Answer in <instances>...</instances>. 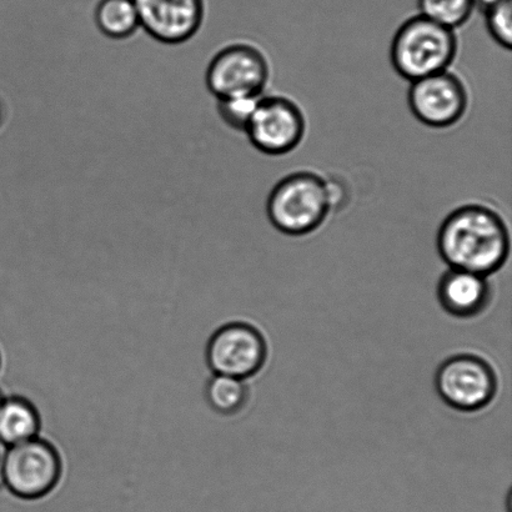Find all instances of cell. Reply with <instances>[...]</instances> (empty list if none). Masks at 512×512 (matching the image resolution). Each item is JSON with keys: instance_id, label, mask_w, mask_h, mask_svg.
<instances>
[{"instance_id": "6da1fadb", "label": "cell", "mask_w": 512, "mask_h": 512, "mask_svg": "<svg viewBox=\"0 0 512 512\" xmlns=\"http://www.w3.org/2000/svg\"><path fill=\"white\" fill-rule=\"evenodd\" d=\"M436 245L450 269L484 276L503 268L511 248L504 218L483 204L454 209L441 223Z\"/></svg>"}, {"instance_id": "7a4b0ae2", "label": "cell", "mask_w": 512, "mask_h": 512, "mask_svg": "<svg viewBox=\"0 0 512 512\" xmlns=\"http://www.w3.org/2000/svg\"><path fill=\"white\" fill-rule=\"evenodd\" d=\"M330 213L326 178L308 170L280 179L266 200L269 222L288 237H305L316 232Z\"/></svg>"}, {"instance_id": "3957f363", "label": "cell", "mask_w": 512, "mask_h": 512, "mask_svg": "<svg viewBox=\"0 0 512 512\" xmlns=\"http://www.w3.org/2000/svg\"><path fill=\"white\" fill-rule=\"evenodd\" d=\"M458 50L455 30L416 15L396 30L391 42L390 59L395 72L413 83L449 70Z\"/></svg>"}, {"instance_id": "277c9868", "label": "cell", "mask_w": 512, "mask_h": 512, "mask_svg": "<svg viewBox=\"0 0 512 512\" xmlns=\"http://www.w3.org/2000/svg\"><path fill=\"white\" fill-rule=\"evenodd\" d=\"M62 475L63 463L58 449L39 436L9 446L0 455V481L15 499L45 498L58 488Z\"/></svg>"}, {"instance_id": "5b68a950", "label": "cell", "mask_w": 512, "mask_h": 512, "mask_svg": "<svg viewBox=\"0 0 512 512\" xmlns=\"http://www.w3.org/2000/svg\"><path fill=\"white\" fill-rule=\"evenodd\" d=\"M269 80L268 58L249 43H233L220 49L205 73V84L217 100L263 97Z\"/></svg>"}, {"instance_id": "8992f818", "label": "cell", "mask_w": 512, "mask_h": 512, "mask_svg": "<svg viewBox=\"0 0 512 512\" xmlns=\"http://www.w3.org/2000/svg\"><path fill=\"white\" fill-rule=\"evenodd\" d=\"M435 386L440 398L450 408L475 413L494 400L498 378L488 361L476 355L460 354L439 366Z\"/></svg>"}, {"instance_id": "52a82bcc", "label": "cell", "mask_w": 512, "mask_h": 512, "mask_svg": "<svg viewBox=\"0 0 512 512\" xmlns=\"http://www.w3.org/2000/svg\"><path fill=\"white\" fill-rule=\"evenodd\" d=\"M245 134L258 152L269 157H281L294 152L303 143L305 114L293 99L284 95H263Z\"/></svg>"}, {"instance_id": "ba28073f", "label": "cell", "mask_w": 512, "mask_h": 512, "mask_svg": "<svg viewBox=\"0 0 512 512\" xmlns=\"http://www.w3.org/2000/svg\"><path fill=\"white\" fill-rule=\"evenodd\" d=\"M268 358L263 334L247 323H228L215 331L205 359L213 374L247 380L259 373Z\"/></svg>"}, {"instance_id": "9c48e42d", "label": "cell", "mask_w": 512, "mask_h": 512, "mask_svg": "<svg viewBox=\"0 0 512 512\" xmlns=\"http://www.w3.org/2000/svg\"><path fill=\"white\" fill-rule=\"evenodd\" d=\"M469 92L464 80L450 70L411 83L408 104L414 117L426 127L448 129L465 117Z\"/></svg>"}, {"instance_id": "30bf717a", "label": "cell", "mask_w": 512, "mask_h": 512, "mask_svg": "<svg viewBox=\"0 0 512 512\" xmlns=\"http://www.w3.org/2000/svg\"><path fill=\"white\" fill-rule=\"evenodd\" d=\"M140 28L159 43L179 45L202 28L204 0H134Z\"/></svg>"}, {"instance_id": "8fae6325", "label": "cell", "mask_w": 512, "mask_h": 512, "mask_svg": "<svg viewBox=\"0 0 512 512\" xmlns=\"http://www.w3.org/2000/svg\"><path fill=\"white\" fill-rule=\"evenodd\" d=\"M438 298L446 313L455 318L470 319L488 309L493 289L488 276L449 269L439 281Z\"/></svg>"}, {"instance_id": "7c38bea8", "label": "cell", "mask_w": 512, "mask_h": 512, "mask_svg": "<svg viewBox=\"0 0 512 512\" xmlns=\"http://www.w3.org/2000/svg\"><path fill=\"white\" fill-rule=\"evenodd\" d=\"M42 418L35 405L24 396L4 398L0 406V444L13 446L38 438Z\"/></svg>"}, {"instance_id": "4fadbf2b", "label": "cell", "mask_w": 512, "mask_h": 512, "mask_svg": "<svg viewBox=\"0 0 512 512\" xmlns=\"http://www.w3.org/2000/svg\"><path fill=\"white\" fill-rule=\"evenodd\" d=\"M94 19L100 33L113 40L133 37L140 28L134 0H99Z\"/></svg>"}, {"instance_id": "5bb4252c", "label": "cell", "mask_w": 512, "mask_h": 512, "mask_svg": "<svg viewBox=\"0 0 512 512\" xmlns=\"http://www.w3.org/2000/svg\"><path fill=\"white\" fill-rule=\"evenodd\" d=\"M245 380L213 374L205 385V399L215 413L224 416L239 414L248 404L249 389Z\"/></svg>"}, {"instance_id": "9a60e30c", "label": "cell", "mask_w": 512, "mask_h": 512, "mask_svg": "<svg viewBox=\"0 0 512 512\" xmlns=\"http://www.w3.org/2000/svg\"><path fill=\"white\" fill-rule=\"evenodd\" d=\"M419 15L451 30L469 22L475 0H418Z\"/></svg>"}, {"instance_id": "2e32d148", "label": "cell", "mask_w": 512, "mask_h": 512, "mask_svg": "<svg viewBox=\"0 0 512 512\" xmlns=\"http://www.w3.org/2000/svg\"><path fill=\"white\" fill-rule=\"evenodd\" d=\"M486 28L501 48H512V0H499L485 9Z\"/></svg>"}, {"instance_id": "e0dca14e", "label": "cell", "mask_w": 512, "mask_h": 512, "mask_svg": "<svg viewBox=\"0 0 512 512\" xmlns=\"http://www.w3.org/2000/svg\"><path fill=\"white\" fill-rule=\"evenodd\" d=\"M261 97H240L218 100V113L229 128L245 133Z\"/></svg>"}, {"instance_id": "ac0fdd59", "label": "cell", "mask_w": 512, "mask_h": 512, "mask_svg": "<svg viewBox=\"0 0 512 512\" xmlns=\"http://www.w3.org/2000/svg\"><path fill=\"white\" fill-rule=\"evenodd\" d=\"M326 185H328L331 212H334L348 202V190H345L343 183L336 179H326Z\"/></svg>"}, {"instance_id": "d6986e66", "label": "cell", "mask_w": 512, "mask_h": 512, "mask_svg": "<svg viewBox=\"0 0 512 512\" xmlns=\"http://www.w3.org/2000/svg\"><path fill=\"white\" fill-rule=\"evenodd\" d=\"M499 0H475L476 7L480 5L481 8L488 9L491 7V5H494L495 3H498Z\"/></svg>"}, {"instance_id": "ffe728a7", "label": "cell", "mask_w": 512, "mask_h": 512, "mask_svg": "<svg viewBox=\"0 0 512 512\" xmlns=\"http://www.w3.org/2000/svg\"><path fill=\"white\" fill-rule=\"evenodd\" d=\"M3 120H4V109L2 107V103H0V127H2Z\"/></svg>"}, {"instance_id": "44dd1931", "label": "cell", "mask_w": 512, "mask_h": 512, "mask_svg": "<svg viewBox=\"0 0 512 512\" xmlns=\"http://www.w3.org/2000/svg\"><path fill=\"white\" fill-rule=\"evenodd\" d=\"M4 398L5 396L2 394V391H0V406H2Z\"/></svg>"}, {"instance_id": "7402d4cb", "label": "cell", "mask_w": 512, "mask_h": 512, "mask_svg": "<svg viewBox=\"0 0 512 512\" xmlns=\"http://www.w3.org/2000/svg\"><path fill=\"white\" fill-rule=\"evenodd\" d=\"M0 366H2V355H0Z\"/></svg>"}]
</instances>
